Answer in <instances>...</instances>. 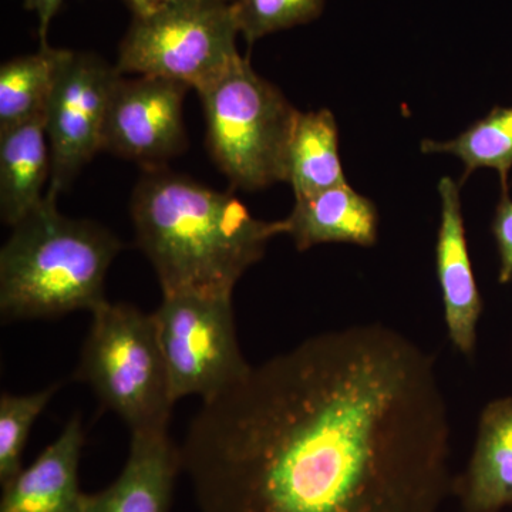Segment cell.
Here are the masks:
<instances>
[{"instance_id": "1", "label": "cell", "mask_w": 512, "mask_h": 512, "mask_svg": "<svg viewBox=\"0 0 512 512\" xmlns=\"http://www.w3.org/2000/svg\"><path fill=\"white\" fill-rule=\"evenodd\" d=\"M450 437L434 357L367 323L251 366L180 448L200 512H441Z\"/></svg>"}, {"instance_id": "2", "label": "cell", "mask_w": 512, "mask_h": 512, "mask_svg": "<svg viewBox=\"0 0 512 512\" xmlns=\"http://www.w3.org/2000/svg\"><path fill=\"white\" fill-rule=\"evenodd\" d=\"M138 247L163 295L232 296L286 222L258 220L234 194L212 190L167 168H151L131 197Z\"/></svg>"}, {"instance_id": "3", "label": "cell", "mask_w": 512, "mask_h": 512, "mask_svg": "<svg viewBox=\"0 0 512 512\" xmlns=\"http://www.w3.org/2000/svg\"><path fill=\"white\" fill-rule=\"evenodd\" d=\"M56 201L46 194L0 251L5 322L93 313L107 302L104 282L123 245L96 222L60 214Z\"/></svg>"}, {"instance_id": "4", "label": "cell", "mask_w": 512, "mask_h": 512, "mask_svg": "<svg viewBox=\"0 0 512 512\" xmlns=\"http://www.w3.org/2000/svg\"><path fill=\"white\" fill-rule=\"evenodd\" d=\"M212 160L229 183L256 191L285 183L286 153L299 113L247 57L197 90Z\"/></svg>"}, {"instance_id": "5", "label": "cell", "mask_w": 512, "mask_h": 512, "mask_svg": "<svg viewBox=\"0 0 512 512\" xmlns=\"http://www.w3.org/2000/svg\"><path fill=\"white\" fill-rule=\"evenodd\" d=\"M92 315L74 379L89 384L131 433L168 430L175 402L153 313L107 301Z\"/></svg>"}, {"instance_id": "6", "label": "cell", "mask_w": 512, "mask_h": 512, "mask_svg": "<svg viewBox=\"0 0 512 512\" xmlns=\"http://www.w3.org/2000/svg\"><path fill=\"white\" fill-rule=\"evenodd\" d=\"M232 0H190L134 15L120 43L121 74L160 77L201 89L239 55Z\"/></svg>"}, {"instance_id": "7", "label": "cell", "mask_w": 512, "mask_h": 512, "mask_svg": "<svg viewBox=\"0 0 512 512\" xmlns=\"http://www.w3.org/2000/svg\"><path fill=\"white\" fill-rule=\"evenodd\" d=\"M153 316L175 403L210 400L251 370L239 349L232 296L163 295Z\"/></svg>"}, {"instance_id": "8", "label": "cell", "mask_w": 512, "mask_h": 512, "mask_svg": "<svg viewBox=\"0 0 512 512\" xmlns=\"http://www.w3.org/2000/svg\"><path fill=\"white\" fill-rule=\"evenodd\" d=\"M92 53H70L45 110L52 157L47 195L66 190L84 165L101 150L103 128L114 84L120 76Z\"/></svg>"}, {"instance_id": "9", "label": "cell", "mask_w": 512, "mask_h": 512, "mask_svg": "<svg viewBox=\"0 0 512 512\" xmlns=\"http://www.w3.org/2000/svg\"><path fill=\"white\" fill-rule=\"evenodd\" d=\"M184 84L120 74L111 93L103 128L101 150L144 165L146 170L164 167L187 148L183 103Z\"/></svg>"}, {"instance_id": "10", "label": "cell", "mask_w": 512, "mask_h": 512, "mask_svg": "<svg viewBox=\"0 0 512 512\" xmlns=\"http://www.w3.org/2000/svg\"><path fill=\"white\" fill-rule=\"evenodd\" d=\"M439 195L436 268L444 320L454 348L464 356H471L476 352L477 325L483 312V299L468 252L460 184L450 177L441 178Z\"/></svg>"}, {"instance_id": "11", "label": "cell", "mask_w": 512, "mask_h": 512, "mask_svg": "<svg viewBox=\"0 0 512 512\" xmlns=\"http://www.w3.org/2000/svg\"><path fill=\"white\" fill-rule=\"evenodd\" d=\"M181 470V448L168 430L131 433L130 453L119 478L106 490L86 495L83 512H168Z\"/></svg>"}, {"instance_id": "12", "label": "cell", "mask_w": 512, "mask_h": 512, "mask_svg": "<svg viewBox=\"0 0 512 512\" xmlns=\"http://www.w3.org/2000/svg\"><path fill=\"white\" fill-rule=\"evenodd\" d=\"M84 443L82 421L74 416L28 468L3 485L0 512H83L79 463Z\"/></svg>"}, {"instance_id": "13", "label": "cell", "mask_w": 512, "mask_h": 512, "mask_svg": "<svg viewBox=\"0 0 512 512\" xmlns=\"http://www.w3.org/2000/svg\"><path fill=\"white\" fill-rule=\"evenodd\" d=\"M453 494L464 512H500L512 505V396L484 407L473 454L454 478Z\"/></svg>"}, {"instance_id": "14", "label": "cell", "mask_w": 512, "mask_h": 512, "mask_svg": "<svg viewBox=\"0 0 512 512\" xmlns=\"http://www.w3.org/2000/svg\"><path fill=\"white\" fill-rule=\"evenodd\" d=\"M286 235L298 251L322 244L373 247L379 234L376 205L348 183L295 200Z\"/></svg>"}, {"instance_id": "15", "label": "cell", "mask_w": 512, "mask_h": 512, "mask_svg": "<svg viewBox=\"0 0 512 512\" xmlns=\"http://www.w3.org/2000/svg\"><path fill=\"white\" fill-rule=\"evenodd\" d=\"M52 157L45 114L0 131V215L15 227L45 200Z\"/></svg>"}, {"instance_id": "16", "label": "cell", "mask_w": 512, "mask_h": 512, "mask_svg": "<svg viewBox=\"0 0 512 512\" xmlns=\"http://www.w3.org/2000/svg\"><path fill=\"white\" fill-rule=\"evenodd\" d=\"M285 183L295 200L348 183L339 154V128L329 110L299 113L286 153Z\"/></svg>"}, {"instance_id": "17", "label": "cell", "mask_w": 512, "mask_h": 512, "mask_svg": "<svg viewBox=\"0 0 512 512\" xmlns=\"http://www.w3.org/2000/svg\"><path fill=\"white\" fill-rule=\"evenodd\" d=\"M72 50L40 46L0 67V131L45 114L57 77Z\"/></svg>"}, {"instance_id": "18", "label": "cell", "mask_w": 512, "mask_h": 512, "mask_svg": "<svg viewBox=\"0 0 512 512\" xmlns=\"http://www.w3.org/2000/svg\"><path fill=\"white\" fill-rule=\"evenodd\" d=\"M421 153L451 154L466 167V178L480 168L500 175L503 191H508L512 170V107H494L456 138L448 141L424 140Z\"/></svg>"}, {"instance_id": "19", "label": "cell", "mask_w": 512, "mask_h": 512, "mask_svg": "<svg viewBox=\"0 0 512 512\" xmlns=\"http://www.w3.org/2000/svg\"><path fill=\"white\" fill-rule=\"evenodd\" d=\"M59 389L57 384L32 394L3 393L0 397V481L8 484L22 470L30 430Z\"/></svg>"}, {"instance_id": "20", "label": "cell", "mask_w": 512, "mask_h": 512, "mask_svg": "<svg viewBox=\"0 0 512 512\" xmlns=\"http://www.w3.org/2000/svg\"><path fill=\"white\" fill-rule=\"evenodd\" d=\"M325 0H232L239 32L249 45L271 33L319 18Z\"/></svg>"}, {"instance_id": "21", "label": "cell", "mask_w": 512, "mask_h": 512, "mask_svg": "<svg viewBox=\"0 0 512 512\" xmlns=\"http://www.w3.org/2000/svg\"><path fill=\"white\" fill-rule=\"evenodd\" d=\"M498 256H500V284L512 281V200L508 191H503L501 200L495 208L493 224H491Z\"/></svg>"}, {"instance_id": "22", "label": "cell", "mask_w": 512, "mask_h": 512, "mask_svg": "<svg viewBox=\"0 0 512 512\" xmlns=\"http://www.w3.org/2000/svg\"><path fill=\"white\" fill-rule=\"evenodd\" d=\"M23 2H25V8L36 12L37 19H39L40 46L49 45L47 30L64 0H23Z\"/></svg>"}, {"instance_id": "23", "label": "cell", "mask_w": 512, "mask_h": 512, "mask_svg": "<svg viewBox=\"0 0 512 512\" xmlns=\"http://www.w3.org/2000/svg\"><path fill=\"white\" fill-rule=\"evenodd\" d=\"M190 2V0H137L136 9L133 10L134 15H146L153 12L160 6L171 5V3Z\"/></svg>"}, {"instance_id": "24", "label": "cell", "mask_w": 512, "mask_h": 512, "mask_svg": "<svg viewBox=\"0 0 512 512\" xmlns=\"http://www.w3.org/2000/svg\"><path fill=\"white\" fill-rule=\"evenodd\" d=\"M128 3H130L131 8L136 9L137 6V0H128Z\"/></svg>"}]
</instances>
